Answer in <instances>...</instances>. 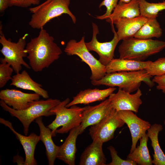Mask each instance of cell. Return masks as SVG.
<instances>
[{"instance_id": "cell-1", "label": "cell", "mask_w": 165, "mask_h": 165, "mask_svg": "<svg viewBox=\"0 0 165 165\" xmlns=\"http://www.w3.org/2000/svg\"><path fill=\"white\" fill-rule=\"evenodd\" d=\"M25 49L30 66L36 72L48 68L62 53L53 37L43 28L40 29L38 36L31 38L26 44Z\"/></svg>"}, {"instance_id": "cell-2", "label": "cell", "mask_w": 165, "mask_h": 165, "mask_svg": "<svg viewBox=\"0 0 165 165\" xmlns=\"http://www.w3.org/2000/svg\"><path fill=\"white\" fill-rule=\"evenodd\" d=\"M152 77L147 73L146 69H143L106 73L100 79L91 80V82L94 86H117L119 88L131 93L139 88L142 82H145L150 87H152L155 83L151 79Z\"/></svg>"}, {"instance_id": "cell-3", "label": "cell", "mask_w": 165, "mask_h": 165, "mask_svg": "<svg viewBox=\"0 0 165 165\" xmlns=\"http://www.w3.org/2000/svg\"><path fill=\"white\" fill-rule=\"evenodd\" d=\"M120 58L143 61L165 48V41L134 37L123 40L118 48Z\"/></svg>"}, {"instance_id": "cell-4", "label": "cell", "mask_w": 165, "mask_h": 165, "mask_svg": "<svg viewBox=\"0 0 165 165\" xmlns=\"http://www.w3.org/2000/svg\"><path fill=\"white\" fill-rule=\"evenodd\" d=\"M69 102V98H67L51 110L56 115V118L47 127L51 130L53 137L57 133H67L81 124L82 113L86 106L80 107L73 105L68 108L66 106Z\"/></svg>"}, {"instance_id": "cell-5", "label": "cell", "mask_w": 165, "mask_h": 165, "mask_svg": "<svg viewBox=\"0 0 165 165\" xmlns=\"http://www.w3.org/2000/svg\"><path fill=\"white\" fill-rule=\"evenodd\" d=\"M70 2V0H47L38 6L30 8L32 14L29 25L33 28L40 29L52 19L64 14L68 15L75 24L76 17L69 8Z\"/></svg>"}, {"instance_id": "cell-6", "label": "cell", "mask_w": 165, "mask_h": 165, "mask_svg": "<svg viewBox=\"0 0 165 165\" xmlns=\"http://www.w3.org/2000/svg\"><path fill=\"white\" fill-rule=\"evenodd\" d=\"M61 101L58 99L51 98L46 100H39L35 101L30 107L21 110L13 109L1 100L0 101V105L3 110L19 120L23 125L24 135L27 136L31 123L39 117L55 115L51 110Z\"/></svg>"}, {"instance_id": "cell-7", "label": "cell", "mask_w": 165, "mask_h": 165, "mask_svg": "<svg viewBox=\"0 0 165 165\" xmlns=\"http://www.w3.org/2000/svg\"><path fill=\"white\" fill-rule=\"evenodd\" d=\"M2 31L0 32V43L2 46L0 52L4 56L1 58L2 60L9 64L16 73H20L22 65L28 69L31 68L25 62L23 58L28 55L25 48L26 38L28 35L25 34L20 38L16 42L7 40Z\"/></svg>"}, {"instance_id": "cell-8", "label": "cell", "mask_w": 165, "mask_h": 165, "mask_svg": "<svg viewBox=\"0 0 165 165\" xmlns=\"http://www.w3.org/2000/svg\"><path fill=\"white\" fill-rule=\"evenodd\" d=\"M64 51L69 56H77L89 66L91 72V80L100 79L106 74V66L97 59L87 48L84 36L79 42L74 39L70 40L66 44Z\"/></svg>"}, {"instance_id": "cell-9", "label": "cell", "mask_w": 165, "mask_h": 165, "mask_svg": "<svg viewBox=\"0 0 165 165\" xmlns=\"http://www.w3.org/2000/svg\"><path fill=\"white\" fill-rule=\"evenodd\" d=\"M111 25L114 33L113 38L111 41L104 42L98 41L97 38V35L99 34L98 28L95 23H93L92 39L90 42H85L87 49L89 51H94L97 53L99 57V61L105 66L114 59L115 48L120 41L113 24H111Z\"/></svg>"}, {"instance_id": "cell-10", "label": "cell", "mask_w": 165, "mask_h": 165, "mask_svg": "<svg viewBox=\"0 0 165 165\" xmlns=\"http://www.w3.org/2000/svg\"><path fill=\"white\" fill-rule=\"evenodd\" d=\"M124 122L112 109L110 113L98 123L91 126L89 134L93 140L98 139L103 143L112 139L116 130L123 126Z\"/></svg>"}, {"instance_id": "cell-11", "label": "cell", "mask_w": 165, "mask_h": 165, "mask_svg": "<svg viewBox=\"0 0 165 165\" xmlns=\"http://www.w3.org/2000/svg\"><path fill=\"white\" fill-rule=\"evenodd\" d=\"M133 112L129 110L117 111L118 116L127 125L130 131L132 145L130 153L135 148L138 141L151 126L149 122L139 118Z\"/></svg>"}, {"instance_id": "cell-12", "label": "cell", "mask_w": 165, "mask_h": 165, "mask_svg": "<svg viewBox=\"0 0 165 165\" xmlns=\"http://www.w3.org/2000/svg\"><path fill=\"white\" fill-rule=\"evenodd\" d=\"M142 93L139 88L134 94H131L119 88L116 93H113L109 97L113 108L116 111L129 110L138 112L142 102L141 99Z\"/></svg>"}, {"instance_id": "cell-13", "label": "cell", "mask_w": 165, "mask_h": 165, "mask_svg": "<svg viewBox=\"0 0 165 165\" xmlns=\"http://www.w3.org/2000/svg\"><path fill=\"white\" fill-rule=\"evenodd\" d=\"M40 96L35 93H27L16 89H6L0 91V99L14 109L21 110L30 107Z\"/></svg>"}, {"instance_id": "cell-14", "label": "cell", "mask_w": 165, "mask_h": 165, "mask_svg": "<svg viewBox=\"0 0 165 165\" xmlns=\"http://www.w3.org/2000/svg\"><path fill=\"white\" fill-rule=\"evenodd\" d=\"M113 109L108 98L96 105L86 106L82 113L80 135L89 126L99 123L109 115Z\"/></svg>"}, {"instance_id": "cell-15", "label": "cell", "mask_w": 165, "mask_h": 165, "mask_svg": "<svg viewBox=\"0 0 165 165\" xmlns=\"http://www.w3.org/2000/svg\"><path fill=\"white\" fill-rule=\"evenodd\" d=\"M0 123L10 129L22 145L25 153L24 165H37L34 153L36 145L40 140L39 135L33 133L28 136L20 134L15 130L11 122L1 118Z\"/></svg>"}, {"instance_id": "cell-16", "label": "cell", "mask_w": 165, "mask_h": 165, "mask_svg": "<svg viewBox=\"0 0 165 165\" xmlns=\"http://www.w3.org/2000/svg\"><path fill=\"white\" fill-rule=\"evenodd\" d=\"M148 18L141 15L133 18H121L114 21L117 29L116 32L119 40L133 37Z\"/></svg>"}, {"instance_id": "cell-17", "label": "cell", "mask_w": 165, "mask_h": 165, "mask_svg": "<svg viewBox=\"0 0 165 165\" xmlns=\"http://www.w3.org/2000/svg\"><path fill=\"white\" fill-rule=\"evenodd\" d=\"M80 129V125L70 130L64 143L60 146L57 158L68 165L75 164L76 141Z\"/></svg>"}, {"instance_id": "cell-18", "label": "cell", "mask_w": 165, "mask_h": 165, "mask_svg": "<svg viewBox=\"0 0 165 165\" xmlns=\"http://www.w3.org/2000/svg\"><path fill=\"white\" fill-rule=\"evenodd\" d=\"M115 87L103 90L88 89L81 90L66 106L67 108L78 104H88L97 101L104 100L116 90Z\"/></svg>"}, {"instance_id": "cell-19", "label": "cell", "mask_w": 165, "mask_h": 165, "mask_svg": "<svg viewBox=\"0 0 165 165\" xmlns=\"http://www.w3.org/2000/svg\"><path fill=\"white\" fill-rule=\"evenodd\" d=\"M103 143L98 139L84 149L80 158V165H105L107 159L102 149Z\"/></svg>"}, {"instance_id": "cell-20", "label": "cell", "mask_w": 165, "mask_h": 165, "mask_svg": "<svg viewBox=\"0 0 165 165\" xmlns=\"http://www.w3.org/2000/svg\"><path fill=\"white\" fill-rule=\"evenodd\" d=\"M40 130V140L43 143L46 148V154L49 165H53L57 158L60 146L56 145L54 143L52 138L51 130L45 126L42 121V117L35 119Z\"/></svg>"}, {"instance_id": "cell-21", "label": "cell", "mask_w": 165, "mask_h": 165, "mask_svg": "<svg viewBox=\"0 0 165 165\" xmlns=\"http://www.w3.org/2000/svg\"><path fill=\"white\" fill-rule=\"evenodd\" d=\"M152 61H137L117 58L113 59L106 66V73L120 72H130L146 69Z\"/></svg>"}, {"instance_id": "cell-22", "label": "cell", "mask_w": 165, "mask_h": 165, "mask_svg": "<svg viewBox=\"0 0 165 165\" xmlns=\"http://www.w3.org/2000/svg\"><path fill=\"white\" fill-rule=\"evenodd\" d=\"M10 85L32 91L44 98L47 99L49 97L48 92L42 88V85L33 80L25 70L12 77Z\"/></svg>"}, {"instance_id": "cell-23", "label": "cell", "mask_w": 165, "mask_h": 165, "mask_svg": "<svg viewBox=\"0 0 165 165\" xmlns=\"http://www.w3.org/2000/svg\"><path fill=\"white\" fill-rule=\"evenodd\" d=\"M140 15L138 0H131L128 3L119 2L106 21L112 24L120 19L133 18Z\"/></svg>"}, {"instance_id": "cell-24", "label": "cell", "mask_w": 165, "mask_h": 165, "mask_svg": "<svg viewBox=\"0 0 165 165\" xmlns=\"http://www.w3.org/2000/svg\"><path fill=\"white\" fill-rule=\"evenodd\" d=\"M163 129L161 125L155 123L151 125L147 130V134L151 141V145L154 150L152 163L154 165H165V155L160 148L158 140L159 133Z\"/></svg>"}, {"instance_id": "cell-25", "label": "cell", "mask_w": 165, "mask_h": 165, "mask_svg": "<svg viewBox=\"0 0 165 165\" xmlns=\"http://www.w3.org/2000/svg\"><path fill=\"white\" fill-rule=\"evenodd\" d=\"M148 137L147 133L140 139L139 145L127 157V159L132 160L139 165H152V160L147 147Z\"/></svg>"}, {"instance_id": "cell-26", "label": "cell", "mask_w": 165, "mask_h": 165, "mask_svg": "<svg viewBox=\"0 0 165 165\" xmlns=\"http://www.w3.org/2000/svg\"><path fill=\"white\" fill-rule=\"evenodd\" d=\"M162 34V30L156 18H148L147 21L136 33L134 37L141 39L159 38Z\"/></svg>"}, {"instance_id": "cell-27", "label": "cell", "mask_w": 165, "mask_h": 165, "mask_svg": "<svg viewBox=\"0 0 165 165\" xmlns=\"http://www.w3.org/2000/svg\"><path fill=\"white\" fill-rule=\"evenodd\" d=\"M140 15L147 18H156L159 13L165 9V1L150 3L146 0H138Z\"/></svg>"}, {"instance_id": "cell-28", "label": "cell", "mask_w": 165, "mask_h": 165, "mask_svg": "<svg viewBox=\"0 0 165 165\" xmlns=\"http://www.w3.org/2000/svg\"><path fill=\"white\" fill-rule=\"evenodd\" d=\"M146 70L147 73L152 76L165 75V57L159 58L152 62Z\"/></svg>"}, {"instance_id": "cell-29", "label": "cell", "mask_w": 165, "mask_h": 165, "mask_svg": "<svg viewBox=\"0 0 165 165\" xmlns=\"http://www.w3.org/2000/svg\"><path fill=\"white\" fill-rule=\"evenodd\" d=\"M0 61V88H2L9 80L11 79L14 70L9 64L1 58Z\"/></svg>"}, {"instance_id": "cell-30", "label": "cell", "mask_w": 165, "mask_h": 165, "mask_svg": "<svg viewBox=\"0 0 165 165\" xmlns=\"http://www.w3.org/2000/svg\"><path fill=\"white\" fill-rule=\"evenodd\" d=\"M109 151L112 161L107 165H136L137 163L130 160H123L120 158L117 154V151L112 146H110L107 148Z\"/></svg>"}, {"instance_id": "cell-31", "label": "cell", "mask_w": 165, "mask_h": 165, "mask_svg": "<svg viewBox=\"0 0 165 165\" xmlns=\"http://www.w3.org/2000/svg\"><path fill=\"white\" fill-rule=\"evenodd\" d=\"M118 0H104L100 4L99 8L104 6L106 9L105 13L101 16H97L96 18L100 20L106 19L112 13L117 5Z\"/></svg>"}, {"instance_id": "cell-32", "label": "cell", "mask_w": 165, "mask_h": 165, "mask_svg": "<svg viewBox=\"0 0 165 165\" xmlns=\"http://www.w3.org/2000/svg\"><path fill=\"white\" fill-rule=\"evenodd\" d=\"M41 0H11L9 7L17 6L27 8L31 5H38Z\"/></svg>"}, {"instance_id": "cell-33", "label": "cell", "mask_w": 165, "mask_h": 165, "mask_svg": "<svg viewBox=\"0 0 165 165\" xmlns=\"http://www.w3.org/2000/svg\"><path fill=\"white\" fill-rule=\"evenodd\" d=\"M152 81L154 83L157 84L156 89L161 90L165 94V75L155 76Z\"/></svg>"}, {"instance_id": "cell-34", "label": "cell", "mask_w": 165, "mask_h": 165, "mask_svg": "<svg viewBox=\"0 0 165 165\" xmlns=\"http://www.w3.org/2000/svg\"><path fill=\"white\" fill-rule=\"evenodd\" d=\"M11 0H0V12H3L9 6Z\"/></svg>"}, {"instance_id": "cell-35", "label": "cell", "mask_w": 165, "mask_h": 165, "mask_svg": "<svg viewBox=\"0 0 165 165\" xmlns=\"http://www.w3.org/2000/svg\"><path fill=\"white\" fill-rule=\"evenodd\" d=\"M25 160L23 158L18 154L14 156L13 157V162L14 163H16L17 165H24Z\"/></svg>"}, {"instance_id": "cell-36", "label": "cell", "mask_w": 165, "mask_h": 165, "mask_svg": "<svg viewBox=\"0 0 165 165\" xmlns=\"http://www.w3.org/2000/svg\"><path fill=\"white\" fill-rule=\"evenodd\" d=\"M131 0H119V2L128 3Z\"/></svg>"}, {"instance_id": "cell-37", "label": "cell", "mask_w": 165, "mask_h": 165, "mask_svg": "<svg viewBox=\"0 0 165 165\" xmlns=\"http://www.w3.org/2000/svg\"><path fill=\"white\" fill-rule=\"evenodd\" d=\"M163 123H164V125L165 126V119H164Z\"/></svg>"}]
</instances>
